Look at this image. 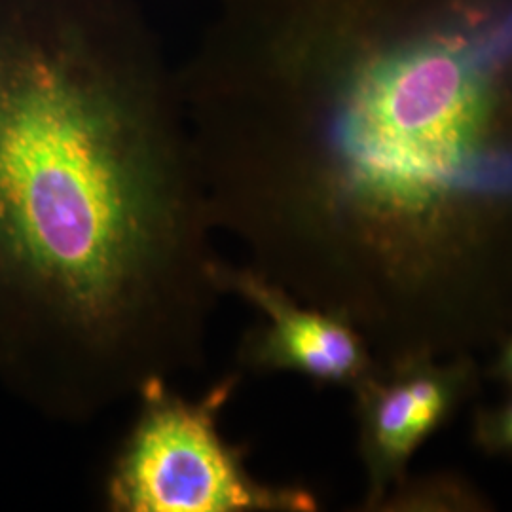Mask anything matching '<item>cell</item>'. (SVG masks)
I'll use <instances>...</instances> for the list:
<instances>
[{
	"label": "cell",
	"mask_w": 512,
	"mask_h": 512,
	"mask_svg": "<svg viewBox=\"0 0 512 512\" xmlns=\"http://www.w3.org/2000/svg\"><path fill=\"white\" fill-rule=\"evenodd\" d=\"M177 67L137 0H0V340L55 414L198 370L220 291Z\"/></svg>",
	"instance_id": "6da1fadb"
},
{
	"label": "cell",
	"mask_w": 512,
	"mask_h": 512,
	"mask_svg": "<svg viewBox=\"0 0 512 512\" xmlns=\"http://www.w3.org/2000/svg\"><path fill=\"white\" fill-rule=\"evenodd\" d=\"M239 374L200 399L156 382L137 397V416L112 459L105 499L116 512L313 511L315 497L249 473L243 450L222 437L219 418Z\"/></svg>",
	"instance_id": "7a4b0ae2"
},
{
	"label": "cell",
	"mask_w": 512,
	"mask_h": 512,
	"mask_svg": "<svg viewBox=\"0 0 512 512\" xmlns=\"http://www.w3.org/2000/svg\"><path fill=\"white\" fill-rule=\"evenodd\" d=\"M222 294H236L262 313L239 348V366L255 372H296L319 384L355 385L370 370L365 340L348 315L300 306L293 294L253 268L220 262Z\"/></svg>",
	"instance_id": "3957f363"
},
{
	"label": "cell",
	"mask_w": 512,
	"mask_h": 512,
	"mask_svg": "<svg viewBox=\"0 0 512 512\" xmlns=\"http://www.w3.org/2000/svg\"><path fill=\"white\" fill-rule=\"evenodd\" d=\"M465 382V366L418 359L385 378L368 372L353 385L370 503L382 499L389 484L403 475L406 461L452 412Z\"/></svg>",
	"instance_id": "277c9868"
},
{
	"label": "cell",
	"mask_w": 512,
	"mask_h": 512,
	"mask_svg": "<svg viewBox=\"0 0 512 512\" xmlns=\"http://www.w3.org/2000/svg\"><path fill=\"white\" fill-rule=\"evenodd\" d=\"M478 439L494 452H512V401L480 418Z\"/></svg>",
	"instance_id": "5b68a950"
},
{
	"label": "cell",
	"mask_w": 512,
	"mask_h": 512,
	"mask_svg": "<svg viewBox=\"0 0 512 512\" xmlns=\"http://www.w3.org/2000/svg\"><path fill=\"white\" fill-rule=\"evenodd\" d=\"M497 372H499V376H503L505 380H509L512 384V338L507 342V346L501 353V359L497 363Z\"/></svg>",
	"instance_id": "8992f818"
}]
</instances>
